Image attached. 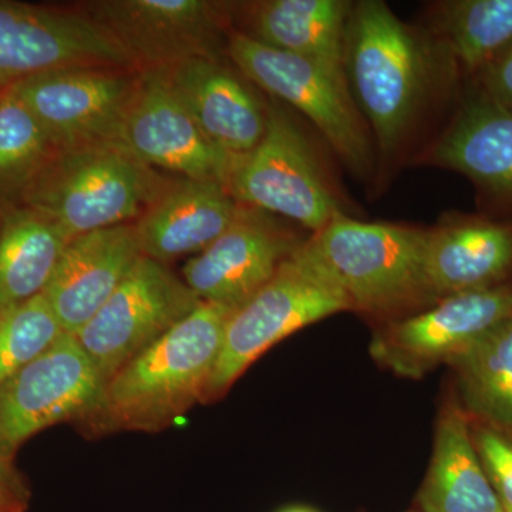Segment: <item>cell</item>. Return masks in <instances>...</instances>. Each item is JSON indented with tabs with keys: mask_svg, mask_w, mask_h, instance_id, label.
<instances>
[{
	"mask_svg": "<svg viewBox=\"0 0 512 512\" xmlns=\"http://www.w3.org/2000/svg\"><path fill=\"white\" fill-rule=\"evenodd\" d=\"M350 92L384 158L399 154L434 93L460 77L436 39L406 25L380 0L353 3L346 30Z\"/></svg>",
	"mask_w": 512,
	"mask_h": 512,
	"instance_id": "6da1fadb",
	"label": "cell"
},
{
	"mask_svg": "<svg viewBox=\"0 0 512 512\" xmlns=\"http://www.w3.org/2000/svg\"><path fill=\"white\" fill-rule=\"evenodd\" d=\"M234 311L201 302L121 367L104 389L100 434L116 430L158 433L195 404H204L225 326Z\"/></svg>",
	"mask_w": 512,
	"mask_h": 512,
	"instance_id": "7a4b0ae2",
	"label": "cell"
},
{
	"mask_svg": "<svg viewBox=\"0 0 512 512\" xmlns=\"http://www.w3.org/2000/svg\"><path fill=\"white\" fill-rule=\"evenodd\" d=\"M427 229L353 220L345 212L302 244V251L345 296L350 312L376 326L436 303L424 272Z\"/></svg>",
	"mask_w": 512,
	"mask_h": 512,
	"instance_id": "3957f363",
	"label": "cell"
},
{
	"mask_svg": "<svg viewBox=\"0 0 512 512\" xmlns=\"http://www.w3.org/2000/svg\"><path fill=\"white\" fill-rule=\"evenodd\" d=\"M164 190L153 168L103 143L59 151L20 198L73 239L140 218Z\"/></svg>",
	"mask_w": 512,
	"mask_h": 512,
	"instance_id": "277c9868",
	"label": "cell"
},
{
	"mask_svg": "<svg viewBox=\"0 0 512 512\" xmlns=\"http://www.w3.org/2000/svg\"><path fill=\"white\" fill-rule=\"evenodd\" d=\"M340 312H350L348 301L301 245L261 291L229 316L204 404L224 397L276 343Z\"/></svg>",
	"mask_w": 512,
	"mask_h": 512,
	"instance_id": "5b68a950",
	"label": "cell"
},
{
	"mask_svg": "<svg viewBox=\"0 0 512 512\" xmlns=\"http://www.w3.org/2000/svg\"><path fill=\"white\" fill-rule=\"evenodd\" d=\"M228 55L248 80L311 120L353 174L372 173L375 141L348 82L247 33L228 37Z\"/></svg>",
	"mask_w": 512,
	"mask_h": 512,
	"instance_id": "8992f818",
	"label": "cell"
},
{
	"mask_svg": "<svg viewBox=\"0 0 512 512\" xmlns=\"http://www.w3.org/2000/svg\"><path fill=\"white\" fill-rule=\"evenodd\" d=\"M104 383L72 335L0 384V460L12 464L20 447L60 423L100 434Z\"/></svg>",
	"mask_w": 512,
	"mask_h": 512,
	"instance_id": "52a82bcc",
	"label": "cell"
},
{
	"mask_svg": "<svg viewBox=\"0 0 512 512\" xmlns=\"http://www.w3.org/2000/svg\"><path fill=\"white\" fill-rule=\"evenodd\" d=\"M228 191L239 205L282 215L312 234L343 212L308 140L278 104L268 107L261 143L235 161Z\"/></svg>",
	"mask_w": 512,
	"mask_h": 512,
	"instance_id": "ba28073f",
	"label": "cell"
},
{
	"mask_svg": "<svg viewBox=\"0 0 512 512\" xmlns=\"http://www.w3.org/2000/svg\"><path fill=\"white\" fill-rule=\"evenodd\" d=\"M200 303L183 279L141 255L109 301L74 338L107 383Z\"/></svg>",
	"mask_w": 512,
	"mask_h": 512,
	"instance_id": "9c48e42d",
	"label": "cell"
},
{
	"mask_svg": "<svg viewBox=\"0 0 512 512\" xmlns=\"http://www.w3.org/2000/svg\"><path fill=\"white\" fill-rule=\"evenodd\" d=\"M138 76L111 67H62L13 84L57 150L117 143Z\"/></svg>",
	"mask_w": 512,
	"mask_h": 512,
	"instance_id": "30bf717a",
	"label": "cell"
},
{
	"mask_svg": "<svg viewBox=\"0 0 512 512\" xmlns=\"http://www.w3.org/2000/svg\"><path fill=\"white\" fill-rule=\"evenodd\" d=\"M510 316L512 286L450 296L424 311L376 326L370 355L394 375L419 380L439 366H448Z\"/></svg>",
	"mask_w": 512,
	"mask_h": 512,
	"instance_id": "8fae6325",
	"label": "cell"
},
{
	"mask_svg": "<svg viewBox=\"0 0 512 512\" xmlns=\"http://www.w3.org/2000/svg\"><path fill=\"white\" fill-rule=\"evenodd\" d=\"M133 66L87 13L0 0V96L47 70Z\"/></svg>",
	"mask_w": 512,
	"mask_h": 512,
	"instance_id": "7c38bea8",
	"label": "cell"
},
{
	"mask_svg": "<svg viewBox=\"0 0 512 512\" xmlns=\"http://www.w3.org/2000/svg\"><path fill=\"white\" fill-rule=\"evenodd\" d=\"M225 6L207 0H109L87 15L106 30L134 66L170 69L192 59H218Z\"/></svg>",
	"mask_w": 512,
	"mask_h": 512,
	"instance_id": "4fadbf2b",
	"label": "cell"
},
{
	"mask_svg": "<svg viewBox=\"0 0 512 512\" xmlns=\"http://www.w3.org/2000/svg\"><path fill=\"white\" fill-rule=\"evenodd\" d=\"M116 144L147 167L227 188L237 161L205 136L163 69L138 76Z\"/></svg>",
	"mask_w": 512,
	"mask_h": 512,
	"instance_id": "5bb4252c",
	"label": "cell"
},
{
	"mask_svg": "<svg viewBox=\"0 0 512 512\" xmlns=\"http://www.w3.org/2000/svg\"><path fill=\"white\" fill-rule=\"evenodd\" d=\"M303 241L241 205L237 220L183 268V281L201 302L238 309L276 275Z\"/></svg>",
	"mask_w": 512,
	"mask_h": 512,
	"instance_id": "9a60e30c",
	"label": "cell"
},
{
	"mask_svg": "<svg viewBox=\"0 0 512 512\" xmlns=\"http://www.w3.org/2000/svg\"><path fill=\"white\" fill-rule=\"evenodd\" d=\"M424 161L463 174L497 220H512V113L484 94L468 96Z\"/></svg>",
	"mask_w": 512,
	"mask_h": 512,
	"instance_id": "2e32d148",
	"label": "cell"
},
{
	"mask_svg": "<svg viewBox=\"0 0 512 512\" xmlns=\"http://www.w3.org/2000/svg\"><path fill=\"white\" fill-rule=\"evenodd\" d=\"M424 272L437 302L512 286V220L446 215L427 229Z\"/></svg>",
	"mask_w": 512,
	"mask_h": 512,
	"instance_id": "e0dca14e",
	"label": "cell"
},
{
	"mask_svg": "<svg viewBox=\"0 0 512 512\" xmlns=\"http://www.w3.org/2000/svg\"><path fill=\"white\" fill-rule=\"evenodd\" d=\"M140 256L131 224L70 239L43 292L63 332L76 336L109 301Z\"/></svg>",
	"mask_w": 512,
	"mask_h": 512,
	"instance_id": "ac0fdd59",
	"label": "cell"
},
{
	"mask_svg": "<svg viewBox=\"0 0 512 512\" xmlns=\"http://www.w3.org/2000/svg\"><path fill=\"white\" fill-rule=\"evenodd\" d=\"M178 99L215 146L238 160L265 136L268 109L218 59H192L163 69Z\"/></svg>",
	"mask_w": 512,
	"mask_h": 512,
	"instance_id": "d6986e66",
	"label": "cell"
},
{
	"mask_svg": "<svg viewBox=\"0 0 512 512\" xmlns=\"http://www.w3.org/2000/svg\"><path fill=\"white\" fill-rule=\"evenodd\" d=\"M241 205L225 185L188 180L167 185L134 224L141 255L173 261L202 252L237 220Z\"/></svg>",
	"mask_w": 512,
	"mask_h": 512,
	"instance_id": "ffe728a7",
	"label": "cell"
},
{
	"mask_svg": "<svg viewBox=\"0 0 512 512\" xmlns=\"http://www.w3.org/2000/svg\"><path fill=\"white\" fill-rule=\"evenodd\" d=\"M414 505L420 512H504L451 387L440 406L429 470Z\"/></svg>",
	"mask_w": 512,
	"mask_h": 512,
	"instance_id": "44dd1931",
	"label": "cell"
},
{
	"mask_svg": "<svg viewBox=\"0 0 512 512\" xmlns=\"http://www.w3.org/2000/svg\"><path fill=\"white\" fill-rule=\"evenodd\" d=\"M352 8L353 3L345 0L261 2L252 13L254 36L251 37L266 46L309 60L348 82L346 30Z\"/></svg>",
	"mask_w": 512,
	"mask_h": 512,
	"instance_id": "7402d4cb",
	"label": "cell"
},
{
	"mask_svg": "<svg viewBox=\"0 0 512 512\" xmlns=\"http://www.w3.org/2000/svg\"><path fill=\"white\" fill-rule=\"evenodd\" d=\"M70 238L32 208L3 214L0 228V309L42 295Z\"/></svg>",
	"mask_w": 512,
	"mask_h": 512,
	"instance_id": "603a6c76",
	"label": "cell"
},
{
	"mask_svg": "<svg viewBox=\"0 0 512 512\" xmlns=\"http://www.w3.org/2000/svg\"><path fill=\"white\" fill-rule=\"evenodd\" d=\"M448 367L470 420L512 433V316L471 343Z\"/></svg>",
	"mask_w": 512,
	"mask_h": 512,
	"instance_id": "cb8c5ba5",
	"label": "cell"
},
{
	"mask_svg": "<svg viewBox=\"0 0 512 512\" xmlns=\"http://www.w3.org/2000/svg\"><path fill=\"white\" fill-rule=\"evenodd\" d=\"M434 30L460 76L474 80L512 43V0L441 2Z\"/></svg>",
	"mask_w": 512,
	"mask_h": 512,
	"instance_id": "d4e9b609",
	"label": "cell"
},
{
	"mask_svg": "<svg viewBox=\"0 0 512 512\" xmlns=\"http://www.w3.org/2000/svg\"><path fill=\"white\" fill-rule=\"evenodd\" d=\"M59 153L42 124L10 93L0 96V200L22 195Z\"/></svg>",
	"mask_w": 512,
	"mask_h": 512,
	"instance_id": "484cf974",
	"label": "cell"
},
{
	"mask_svg": "<svg viewBox=\"0 0 512 512\" xmlns=\"http://www.w3.org/2000/svg\"><path fill=\"white\" fill-rule=\"evenodd\" d=\"M63 333L43 293L0 309V384L43 355Z\"/></svg>",
	"mask_w": 512,
	"mask_h": 512,
	"instance_id": "4316f807",
	"label": "cell"
},
{
	"mask_svg": "<svg viewBox=\"0 0 512 512\" xmlns=\"http://www.w3.org/2000/svg\"><path fill=\"white\" fill-rule=\"evenodd\" d=\"M468 421L478 460L504 512H512V433L481 421Z\"/></svg>",
	"mask_w": 512,
	"mask_h": 512,
	"instance_id": "83f0119b",
	"label": "cell"
},
{
	"mask_svg": "<svg viewBox=\"0 0 512 512\" xmlns=\"http://www.w3.org/2000/svg\"><path fill=\"white\" fill-rule=\"evenodd\" d=\"M474 83L488 100L512 113V43L478 74Z\"/></svg>",
	"mask_w": 512,
	"mask_h": 512,
	"instance_id": "f1b7e54d",
	"label": "cell"
},
{
	"mask_svg": "<svg viewBox=\"0 0 512 512\" xmlns=\"http://www.w3.org/2000/svg\"><path fill=\"white\" fill-rule=\"evenodd\" d=\"M29 500L28 487L0 485V512H26Z\"/></svg>",
	"mask_w": 512,
	"mask_h": 512,
	"instance_id": "f546056e",
	"label": "cell"
},
{
	"mask_svg": "<svg viewBox=\"0 0 512 512\" xmlns=\"http://www.w3.org/2000/svg\"><path fill=\"white\" fill-rule=\"evenodd\" d=\"M0 485H9V487H26L22 478L16 473L12 464L0 460Z\"/></svg>",
	"mask_w": 512,
	"mask_h": 512,
	"instance_id": "4dcf8cb0",
	"label": "cell"
},
{
	"mask_svg": "<svg viewBox=\"0 0 512 512\" xmlns=\"http://www.w3.org/2000/svg\"><path fill=\"white\" fill-rule=\"evenodd\" d=\"M279 512H319V511L313 510V508H309V507H302V505H293V507L284 508V510H281Z\"/></svg>",
	"mask_w": 512,
	"mask_h": 512,
	"instance_id": "1f68e13d",
	"label": "cell"
},
{
	"mask_svg": "<svg viewBox=\"0 0 512 512\" xmlns=\"http://www.w3.org/2000/svg\"><path fill=\"white\" fill-rule=\"evenodd\" d=\"M5 214V212H3ZM3 214L0 212V228H2Z\"/></svg>",
	"mask_w": 512,
	"mask_h": 512,
	"instance_id": "d6a6232c",
	"label": "cell"
},
{
	"mask_svg": "<svg viewBox=\"0 0 512 512\" xmlns=\"http://www.w3.org/2000/svg\"><path fill=\"white\" fill-rule=\"evenodd\" d=\"M359 512H366V511H359ZM407 512H420V511L412 510V511H407Z\"/></svg>",
	"mask_w": 512,
	"mask_h": 512,
	"instance_id": "836d02e7",
	"label": "cell"
}]
</instances>
